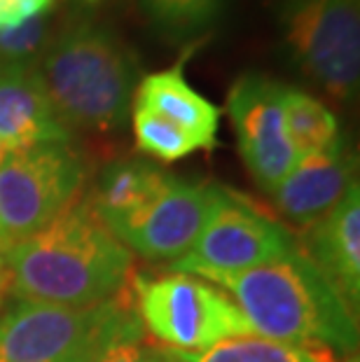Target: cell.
Instances as JSON below:
<instances>
[{"instance_id": "6da1fadb", "label": "cell", "mask_w": 360, "mask_h": 362, "mask_svg": "<svg viewBox=\"0 0 360 362\" xmlns=\"http://www.w3.org/2000/svg\"><path fill=\"white\" fill-rule=\"evenodd\" d=\"M10 295L21 302L94 306L122 295L134 257L91 206L87 189L68 211L5 252Z\"/></svg>"}, {"instance_id": "7a4b0ae2", "label": "cell", "mask_w": 360, "mask_h": 362, "mask_svg": "<svg viewBox=\"0 0 360 362\" xmlns=\"http://www.w3.org/2000/svg\"><path fill=\"white\" fill-rule=\"evenodd\" d=\"M209 283L234 299L260 337L356 356L358 313L300 248L248 272L213 276Z\"/></svg>"}, {"instance_id": "3957f363", "label": "cell", "mask_w": 360, "mask_h": 362, "mask_svg": "<svg viewBox=\"0 0 360 362\" xmlns=\"http://www.w3.org/2000/svg\"><path fill=\"white\" fill-rule=\"evenodd\" d=\"M37 68L59 119L71 131L105 134L127 124L139 66L110 26L89 17L61 24Z\"/></svg>"}, {"instance_id": "277c9868", "label": "cell", "mask_w": 360, "mask_h": 362, "mask_svg": "<svg viewBox=\"0 0 360 362\" xmlns=\"http://www.w3.org/2000/svg\"><path fill=\"white\" fill-rule=\"evenodd\" d=\"M122 339H145L132 283L94 306L19 299L0 315V362H98Z\"/></svg>"}, {"instance_id": "5b68a950", "label": "cell", "mask_w": 360, "mask_h": 362, "mask_svg": "<svg viewBox=\"0 0 360 362\" xmlns=\"http://www.w3.org/2000/svg\"><path fill=\"white\" fill-rule=\"evenodd\" d=\"M132 299L143 332L164 351L202 353L225 339L255 334L225 290L190 274H132Z\"/></svg>"}, {"instance_id": "8992f818", "label": "cell", "mask_w": 360, "mask_h": 362, "mask_svg": "<svg viewBox=\"0 0 360 362\" xmlns=\"http://www.w3.org/2000/svg\"><path fill=\"white\" fill-rule=\"evenodd\" d=\"M87 180L89 161L71 143L7 152L0 164V255L68 211Z\"/></svg>"}, {"instance_id": "52a82bcc", "label": "cell", "mask_w": 360, "mask_h": 362, "mask_svg": "<svg viewBox=\"0 0 360 362\" xmlns=\"http://www.w3.org/2000/svg\"><path fill=\"white\" fill-rule=\"evenodd\" d=\"M295 248L293 229L281 218L265 211L250 197L220 185L197 241L185 255L168 264V272L209 281L213 276L241 274L269 264Z\"/></svg>"}, {"instance_id": "ba28073f", "label": "cell", "mask_w": 360, "mask_h": 362, "mask_svg": "<svg viewBox=\"0 0 360 362\" xmlns=\"http://www.w3.org/2000/svg\"><path fill=\"white\" fill-rule=\"evenodd\" d=\"M279 21L293 64L339 103L360 80V0H281Z\"/></svg>"}, {"instance_id": "9c48e42d", "label": "cell", "mask_w": 360, "mask_h": 362, "mask_svg": "<svg viewBox=\"0 0 360 362\" xmlns=\"http://www.w3.org/2000/svg\"><path fill=\"white\" fill-rule=\"evenodd\" d=\"M286 84L260 73H246L227 94L239 155L262 192H274L297 164V155L283 117Z\"/></svg>"}, {"instance_id": "30bf717a", "label": "cell", "mask_w": 360, "mask_h": 362, "mask_svg": "<svg viewBox=\"0 0 360 362\" xmlns=\"http://www.w3.org/2000/svg\"><path fill=\"white\" fill-rule=\"evenodd\" d=\"M218 192V182H187L171 173L155 202L112 234L143 259L173 262L192 248Z\"/></svg>"}, {"instance_id": "8fae6325", "label": "cell", "mask_w": 360, "mask_h": 362, "mask_svg": "<svg viewBox=\"0 0 360 362\" xmlns=\"http://www.w3.org/2000/svg\"><path fill=\"white\" fill-rule=\"evenodd\" d=\"M297 248L332 283L351 311L360 302V194L358 185L320 220L295 234Z\"/></svg>"}, {"instance_id": "7c38bea8", "label": "cell", "mask_w": 360, "mask_h": 362, "mask_svg": "<svg viewBox=\"0 0 360 362\" xmlns=\"http://www.w3.org/2000/svg\"><path fill=\"white\" fill-rule=\"evenodd\" d=\"M47 143H71L37 66H0V145L19 152Z\"/></svg>"}, {"instance_id": "4fadbf2b", "label": "cell", "mask_w": 360, "mask_h": 362, "mask_svg": "<svg viewBox=\"0 0 360 362\" xmlns=\"http://www.w3.org/2000/svg\"><path fill=\"white\" fill-rule=\"evenodd\" d=\"M354 185H358L356 157L344 145L335 152L297 159L290 173L269 194L281 218L304 229L330 213Z\"/></svg>"}, {"instance_id": "5bb4252c", "label": "cell", "mask_w": 360, "mask_h": 362, "mask_svg": "<svg viewBox=\"0 0 360 362\" xmlns=\"http://www.w3.org/2000/svg\"><path fill=\"white\" fill-rule=\"evenodd\" d=\"M168 175L159 164L143 157H112L98 171L87 197L103 225L115 232L155 202Z\"/></svg>"}, {"instance_id": "9a60e30c", "label": "cell", "mask_w": 360, "mask_h": 362, "mask_svg": "<svg viewBox=\"0 0 360 362\" xmlns=\"http://www.w3.org/2000/svg\"><path fill=\"white\" fill-rule=\"evenodd\" d=\"M155 110L180 127L199 145V150L218 148V124L222 110L192 89L182 75V59L168 71L150 73L134 91V101Z\"/></svg>"}, {"instance_id": "2e32d148", "label": "cell", "mask_w": 360, "mask_h": 362, "mask_svg": "<svg viewBox=\"0 0 360 362\" xmlns=\"http://www.w3.org/2000/svg\"><path fill=\"white\" fill-rule=\"evenodd\" d=\"M283 117H286V131L297 159L335 152L347 145L339 119L330 107L306 91L288 84L283 91Z\"/></svg>"}, {"instance_id": "e0dca14e", "label": "cell", "mask_w": 360, "mask_h": 362, "mask_svg": "<svg viewBox=\"0 0 360 362\" xmlns=\"http://www.w3.org/2000/svg\"><path fill=\"white\" fill-rule=\"evenodd\" d=\"M175 356L182 362H356V356H339L323 346L283 344L260 334L232 337L202 353H175Z\"/></svg>"}, {"instance_id": "ac0fdd59", "label": "cell", "mask_w": 360, "mask_h": 362, "mask_svg": "<svg viewBox=\"0 0 360 362\" xmlns=\"http://www.w3.org/2000/svg\"><path fill=\"white\" fill-rule=\"evenodd\" d=\"M143 17L168 40H190L220 19L225 0H136Z\"/></svg>"}, {"instance_id": "d6986e66", "label": "cell", "mask_w": 360, "mask_h": 362, "mask_svg": "<svg viewBox=\"0 0 360 362\" xmlns=\"http://www.w3.org/2000/svg\"><path fill=\"white\" fill-rule=\"evenodd\" d=\"M132 122H134V136L136 148L143 155L171 164V161L185 159L199 150V145L190 138L180 127L171 124L162 115H157L150 107L132 103Z\"/></svg>"}, {"instance_id": "ffe728a7", "label": "cell", "mask_w": 360, "mask_h": 362, "mask_svg": "<svg viewBox=\"0 0 360 362\" xmlns=\"http://www.w3.org/2000/svg\"><path fill=\"white\" fill-rule=\"evenodd\" d=\"M57 28L52 7L19 26L0 28V66H37Z\"/></svg>"}, {"instance_id": "44dd1931", "label": "cell", "mask_w": 360, "mask_h": 362, "mask_svg": "<svg viewBox=\"0 0 360 362\" xmlns=\"http://www.w3.org/2000/svg\"><path fill=\"white\" fill-rule=\"evenodd\" d=\"M45 10H50V5L40 0H0V28L19 26Z\"/></svg>"}, {"instance_id": "7402d4cb", "label": "cell", "mask_w": 360, "mask_h": 362, "mask_svg": "<svg viewBox=\"0 0 360 362\" xmlns=\"http://www.w3.org/2000/svg\"><path fill=\"white\" fill-rule=\"evenodd\" d=\"M98 362H148V344H143V339H122Z\"/></svg>"}, {"instance_id": "603a6c76", "label": "cell", "mask_w": 360, "mask_h": 362, "mask_svg": "<svg viewBox=\"0 0 360 362\" xmlns=\"http://www.w3.org/2000/svg\"><path fill=\"white\" fill-rule=\"evenodd\" d=\"M148 362H182V360L171 351L159 349V346H148Z\"/></svg>"}, {"instance_id": "cb8c5ba5", "label": "cell", "mask_w": 360, "mask_h": 362, "mask_svg": "<svg viewBox=\"0 0 360 362\" xmlns=\"http://www.w3.org/2000/svg\"><path fill=\"white\" fill-rule=\"evenodd\" d=\"M10 276H7V269H5V259L0 255V306H3L7 299H10Z\"/></svg>"}, {"instance_id": "d4e9b609", "label": "cell", "mask_w": 360, "mask_h": 362, "mask_svg": "<svg viewBox=\"0 0 360 362\" xmlns=\"http://www.w3.org/2000/svg\"><path fill=\"white\" fill-rule=\"evenodd\" d=\"M78 3H82V5H91V7H98V5L108 3V0H78Z\"/></svg>"}, {"instance_id": "484cf974", "label": "cell", "mask_w": 360, "mask_h": 362, "mask_svg": "<svg viewBox=\"0 0 360 362\" xmlns=\"http://www.w3.org/2000/svg\"><path fill=\"white\" fill-rule=\"evenodd\" d=\"M7 157V150L3 148V145H0V164H3V159Z\"/></svg>"}, {"instance_id": "4316f807", "label": "cell", "mask_w": 360, "mask_h": 362, "mask_svg": "<svg viewBox=\"0 0 360 362\" xmlns=\"http://www.w3.org/2000/svg\"><path fill=\"white\" fill-rule=\"evenodd\" d=\"M40 3H45V5H52V0H40Z\"/></svg>"}]
</instances>
